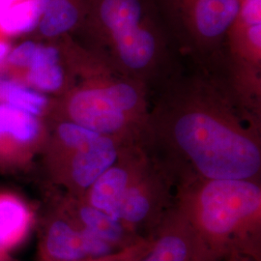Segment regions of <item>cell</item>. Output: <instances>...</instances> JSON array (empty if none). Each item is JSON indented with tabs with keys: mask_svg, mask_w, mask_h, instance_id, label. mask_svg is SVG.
<instances>
[{
	"mask_svg": "<svg viewBox=\"0 0 261 261\" xmlns=\"http://www.w3.org/2000/svg\"><path fill=\"white\" fill-rule=\"evenodd\" d=\"M261 125L201 72L183 69L154 93L144 147L175 180H260Z\"/></svg>",
	"mask_w": 261,
	"mask_h": 261,
	"instance_id": "6da1fadb",
	"label": "cell"
},
{
	"mask_svg": "<svg viewBox=\"0 0 261 261\" xmlns=\"http://www.w3.org/2000/svg\"><path fill=\"white\" fill-rule=\"evenodd\" d=\"M87 50L155 93L184 69L153 0H85Z\"/></svg>",
	"mask_w": 261,
	"mask_h": 261,
	"instance_id": "7a4b0ae2",
	"label": "cell"
},
{
	"mask_svg": "<svg viewBox=\"0 0 261 261\" xmlns=\"http://www.w3.org/2000/svg\"><path fill=\"white\" fill-rule=\"evenodd\" d=\"M175 187L174 206L220 259L261 260L260 180L189 178Z\"/></svg>",
	"mask_w": 261,
	"mask_h": 261,
	"instance_id": "3957f363",
	"label": "cell"
},
{
	"mask_svg": "<svg viewBox=\"0 0 261 261\" xmlns=\"http://www.w3.org/2000/svg\"><path fill=\"white\" fill-rule=\"evenodd\" d=\"M73 59L85 82L66 98V119L62 121L108 137L122 147L144 146L149 123V89L115 73L87 49L75 50Z\"/></svg>",
	"mask_w": 261,
	"mask_h": 261,
	"instance_id": "277c9868",
	"label": "cell"
},
{
	"mask_svg": "<svg viewBox=\"0 0 261 261\" xmlns=\"http://www.w3.org/2000/svg\"><path fill=\"white\" fill-rule=\"evenodd\" d=\"M181 59L209 74L245 0H153Z\"/></svg>",
	"mask_w": 261,
	"mask_h": 261,
	"instance_id": "5b68a950",
	"label": "cell"
},
{
	"mask_svg": "<svg viewBox=\"0 0 261 261\" xmlns=\"http://www.w3.org/2000/svg\"><path fill=\"white\" fill-rule=\"evenodd\" d=\"M239 109L261 116V0H245L223 56L206 74Z\"/></svg>",
	"mask_w": 261,
	"mask_h": 261,
	"instance_id": "8992f818",
	"label": "cell"
},
{
	"mask_svg": "<svg viewBox=\"0 0 261 261\" xmlns=\"http://www.w3.org/2000/svg\"><path fill=\"white\" fill-rule=\"evenodd\" d=\"M150 154V153H149ZM175 180L157 159L150 158L122 198L116 220L133 233L148 236L174 204Z\"/></svg>",
	"mask_w": 261,
	"mask_h": 261,
	"instance_id": "52a82bcc",
	"label": "cell"
},
{
	"mask_svg": "<svg viewBox=\"0 0 261 261\" xmlns=\"http://www.w3.org/2000/svg\"><path fill=\"white\" fill-rule=\"evenodd\" d=\"M60 152V174L76 190L88 191L94 182L110 168L121 150L114 140L88 130L79 139L57 137Z\"/></svg>",
	"mask_w": 261,
	"mask_h": 261,
	"instance_id": "ba28073f",
	"label": "cell"
},
{
	"mask_svg": "<svg viewBox=\"0 0 261 261\" xmlns=\"http://www.w3.org/2000/svg\"><path fill=\"white\" fill-rule=\"evenodd\" d=\"M152 244L139 261H221L173 206L150 234Z\"/></svg>",
	"mask_w": 261,
	"mask_h": 261,
	"instance_id": "9c48e42d",
	"label": "cell"
},
{
	"mask_svg": "<svg viewBox=\"0 0 261 261\" xmlns=\"http://www.w3.org/2000/svg\"><path fill=\"white\" fill-rule=\"evenodd\" d=\"M149 158L144 146L122 147L115 162L88 189L87 203L116 220L123 196Z\"/></svg>",
	"mask_w": 261,
	"mask_h": 261,
	"instance_id": "30bf717a",
	"label": "cell"
},
{
	"mask_svg": "<svg viewBox=\"0 0 261 261\" xmlns=\"http://www.w3.org/2000/svg\"><path fill=\"white\" fill-rule=\"evenodd\" d=\"M84 226H75L63 219L49 225L44 241V254L47 261H76L97 257L115 252Z\"/></svg>",
	"mask_w": 261,
	"mask_h": 261,
	"instance_id": "8fae6325",
	"label": "cell"
},
{
	"mask_svg": "<svg viewBox=\"0 0 261 261\" xmlns=\"http://www.w3.org/2000/svg\"><path fill=\"white\" fill-rule=\"evenodd\" d=\"M20 67L28 68V82L42 91L56 92L65 83L62 50L55 46L27 41L21 50Z\"/></svg>",
	"mask_w": 261,
	"mask_h": 261,
	"instance_id": "7c38bea8",
	"label": "cell"
},
{
	"mask_svg": "<svg viewBox=\"0 0 261 261\" xmlns=\"http://www.w3.org/2000/svg\"><path fill=\"white\" fill-rule=\"evenodd\" d=\"M39 33L47 39L66 36L81 28L85 13V0H40Z\"/></svg>",
	"mask_w": 261,
	"mask_h": 261,
	"instance_id": "4fadbf2b",
	"label": "cell"
},
{
	"mask_svg": "<svg viewBox=\"0 0 261 261\" xmlns=\"http://www.w3.org/2000/svg\"><path fill=\"white\" fill-rule=\"evenodd\" d=\"M40 0H0V32L7 35L28 33L37 28Z\"/></svg>",
	"mask_w": 261,
	"mask_h": 261,
	"instance_id": "5bb4252c",
	"label": "cell"
},
{
	"mask_svg": "<svg viewBox=\"0 0 261 261\" xmlns=\"http://www.w3.org/2000/svg\"><path fill=\"white\" fill-rule=\"evenodd\" d=\"M28 224V213L19 201L12 198L0 200V248L19 242Z\"/></svg>",
	"mask_w": 261,
	"mask_h": 261,
	"instance_id": "9a60e30c",
	"label": "cell"
},
{
	"mask_svg": "<svg viewBox=\"0 0 261 261\" xmlns=\"http://www.w3.org/2000/svg\"><path fill=\"white\" fill-rule=\"evenodd\" d=\"M40 130L35 115L8 103H0V136L4 133L20 141H30Z\"/></svg>",
	"mask_w": 261,
	"mask_h": 261,
	"instance_id": "2e32d148",
	"label": "cell"
},
{
	"mask_svg": "<svg viewBox=\"0 0 261 261\" xmlns=\"http://www.w3.org/2000/svg\"><path fill=\"white\" fill-rule=\"evenodd\" d=\"M0 101L35 116L47 107L46 97L6 79H0Z\"/></svg>",
	"mask_w": 261,
	"mask_h": 261,
	"instance_id": "e0dca14e",
	"label": "cell"
},
{
	"mask_svg": "<svg viewBox=\"0 0 261 261\" xmlns=\"http://www.w3.org/2000/svg\"><path fill=\"white\" fill-rule=\"evenodd\" d=\"M152 244L151 236H145L141 238L140 241L136 243L130 252L127 256H125L121 261H139L140 258L148 252Z\"/></svg>",
	"mask_w": 261,
	"mask_h": 261,
	"instance_id": "ac0fdd59",
	"label": "cell"
},
{
	"mask_svg": "<svg viewBox=\"0 0 261 261\" xmlns=\"http://www.w3.org/2000/svg\"><path fill=\"white\" fill-rule=\"evenodd\" d=\"M135 244L130 245V246L127 247V248H124V249H121V250H118V251L111 252L109 254H106V255L97 256V257H89V258H84V259H82V260L76 261H121L125 256L128 255V253L130 252V250H132V248H133V246Z\"/></svg>",
	"mask_w": 261,
	"mask_h": 261,
	"instance_id": "d6986e66",
	"label": "cell"
},
{
	"mask_svg": "<svg viewBox=\"0 0 261 261\" xmlns=\"http://www.w3.org/2000/svg\"><path fill=\"white\" fill-rule=\"evenodd\" d=\"M221 261H261L260 259H256L252 256L243 255V254H233L225 257Z\"/></svg>",
	"mask_w": 261,
	"mask_h": 261,
	"instance_id": "ffe728a7",
	"label": "cell"
},
{
	"mask_svg": "<svg viewBox=\"0 0 261 261\" xmlns=\"http://www.w3.org/2000/svg\"><path fill=\"white\" fill-rule=\"evenodd\" d=\"M9 54V45H8L6 42H4L3 40L0 39V64H1L5 59H7Z\"/></svg>",
	"mask_w": 261,
	"mask_h": 261,
	"instance_id": "44dd1931",
	"label": "cell"
},
{
	"mask_svg": "<svg viewBox=\"0 0 261 261\" xmlns=\"http://www.w3.org/2000/svg\"><path fill=\"white\" fill-rule=\"evenodd\" d=\"M0 261H2V255H1V251H0Z\"/></svg>",
	"mask_w": 261,
	"mask_h": 261,
	"instance_id": "7402d4cb",
	"label": "cell"
}]
</instances>
